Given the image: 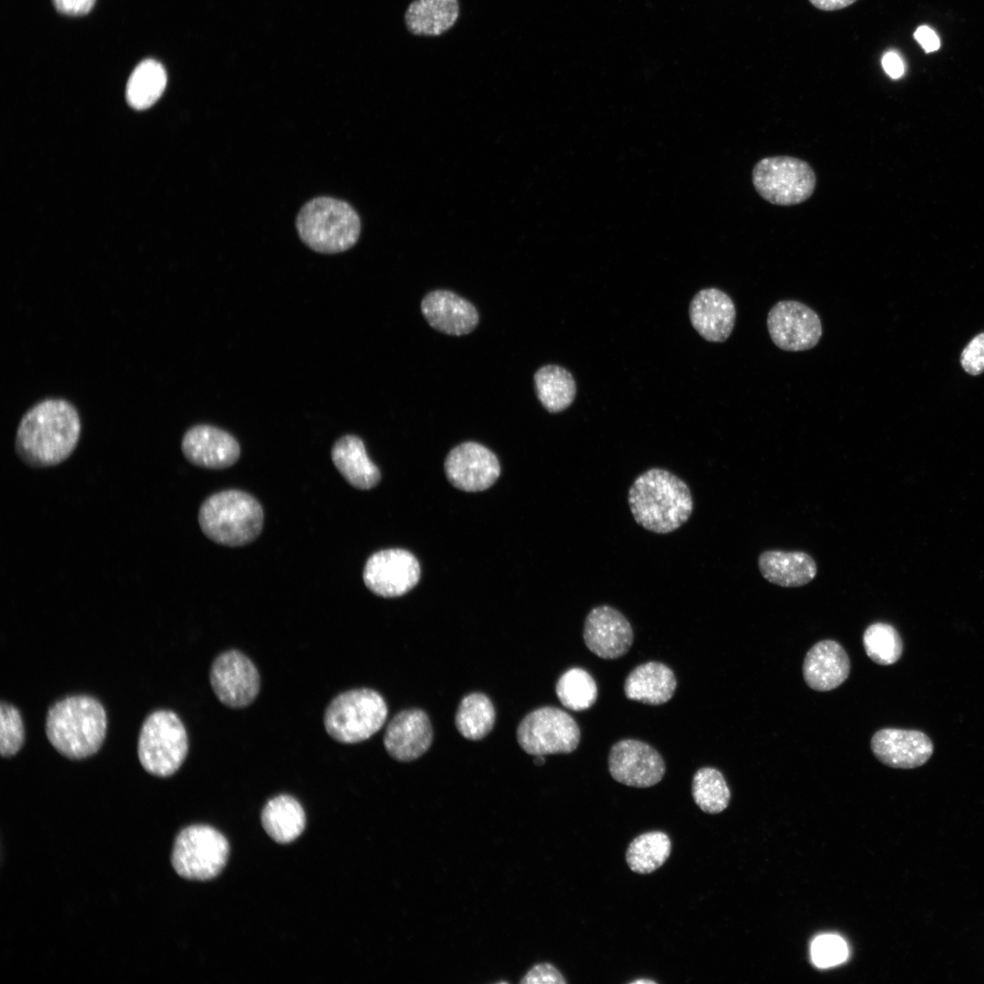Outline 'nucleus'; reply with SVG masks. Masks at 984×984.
I'll return each instance as SVG.
<instances>
[{
	"label": "nucleus",
	"mask_w": 984,
	"mask_h": 984,
	"mask_svg": "<svg viewBox=\"0 0 984 984\" xmlns=\"http://www.w3.org/2000/svg\"><path fill=\"white\" fill-rule=\"evenodd\" d=\"M189 751L186 728L177 713L157 710L143 722L138 741V756L150 774L168 777L182 765Z\"/></svg>",
	"instance_id": "nucleus-7"
},
{
	"label": "nucleus",
	"mask_w": 984,
	"mask_h": 984,
	"mask_svg": "<svg viewBox=\"0 0 984 984\" xmlns=\"http://www.w3.org/2000/svg\"><path fill=\"white\" fill-rule=\"evenodd\" d=\"M555 691L561 704L575 712L589 709L598 698L595 680L581 668L566 671L558 680Z\"/></svg>",
	"instance_id": "nucleus-33"
},
{
	"label": "nucleus",
	"mask_w": 984,
	"mask_h": 984,
	"mask_svg": "<svg viewBox=\"0 0 984 984\" xmlns=\"http://www.w3.org/2000/svg\"><path fill=\"white\" fill-rule=\"evenodd\" d=\"M420 579V565L409 551L389 548L374 553L363 572L365 586L384 598L399 597L412 589Z\"/></svg>",
	"instance_id": "nucleus-13"
},
{
	"label": "nucleus",
	"mask_w": 984,
	"mask_h": 984,
	"mask_svg": "<svg viewBox=\"0 0 984 984\" xmlns=\"http://www.w3.org/2000/svg\"><path fill=\"white\" fill-rule=\"evenodd\" d=\"M534 383L538 400L549 413L564 411L576 397L574 377L562 366L547 364L540 367L534 374Z\"/></svg>",
	"instance_id": "nucleus-28"
},
{
	"label": "nucleus",
	"mask_w": 984,
	"mask_h": 984,
	"mask_svg": "<svg viewBox=\"0 0 984 984\" xmlns=\"http://www.w3.org/2000/svg\"><path fill=\"white\" fill-rule=\"evenodd\" d=\"M583 640L587 648L598 657L614 660L630 649L633 630L620 610L609 605H600L588 613L584 621Z\"/></svg>",
	"instance_id": "nucleus-16"
},
{
	"label": "nucleus",
	"mask_w": 984,
	"mask_h": 984,
	"mask_svg": "<svg viewBox=\"0 0 984 984\" xmlns=\"http://www.w3.org/2000/svg\"><path fill=\"white\" fill-rule=\"evenodd\" d=\"M850 660L843 646L834 640L814 644L806 652L803 663L805 683L817 692L837 688L848 677Z\"/></svg>",
	"instance_id": "nucleus-22"
},
{
	"label": "nucleus",
	"mask_w": 984,
	"mask_h": 984,
	"mask_svg": "<svg viewBox=\"0 0 984 984\" xmlns=\"http://www.w3.org/2000/svg\"><path fill=\"white\" fill-rule=\"evenodd\" d=\"M631 984H655L654 980L649 979H639L630 982Z\"/></svg>",
	"instance_id": "nucleus-43"
},
{
	"label": "nucleus",
	"mask_w": 984,
	"mask_h": 984,
	"mask_svg": "<svg viewBox=\"0 0 984 984\" xmlns=\"http://www.w3.org/2000/svg\"><path fill=\"white\" fill-rule=\"evenodd\" d=\"M875 757L887 766L913 769L926 764L934 751L930 738L921 731L883 728L870 742Z\"/></svg>",
	"instance_id": "nucleus-17"
},
{
	"label": "nucleus",
	"mask_w": 984,
	"mask_h": 984,
	"mask_svg": "<svg viewBox=\"0 0 984 984\" xmlns=\"http://www.w3.org/2000/svg\"><path fill=\"white\" fill-rule=\"evenodd\" d=\"M813 962L818 968H829L843 963L848 955L846 942L835 935H822L811 946Z\"/></svg>",
	"instance_id": "nucleus-36"
},
{
	"label": "nucleus",
	"mask_w": 984,
	"mask_h": 984,
	"mask_svg": "<svg viewBox=\"0 0 984 984\" xmlns=\"http://www.w3.org/2000/svg\"><path fill=\"white\" fill-rule=\"evenodd\" d=\"M433 731L428 716L419 709L398 712L388 723L384 745L391 757L399 762L419 758L430 747Z\"/></svg>",
	"instance_id": "nucleus-20"
},
{
	"label": "nucleus",
	"mask_w": 984,
	"mask_h": 984,
	"mask_svg": "<svg viewBox=\"0 0 984 984\" xmlns=\"http://www.w3.org/2000/svg\"><path fill=\"white\" fill-rule=\"evenodd\" d=\"M767 329L773 343L787 352H800L815 347L823 333L818 314L806 304L784 300L769 311Z\"/></svg>",
	"instance_id": "nucleus-12"
},
{
	"label": "nucleus",
	"mask_w": 984,
	"mask_h": 984,
	"mask_svg": "<svg viewBox=\"0 0 984 984\" xmlns=\"http://www.w3.org/2000/svg\"><path fill=\"white\" fill-rule=\"evenodd\" d=\"M689 316L692 327L702 338L723 343L733 330L736 309L726 292L717 288H706L693 296Z\"/></svg>",
	"instance_id": "nucleus-19"
},
{
	"label": "nucleus",
	"mask_w": 984,
	"mask_h": 984,
	"mask_svg": "<svg viewBox=\"0 0 984 984\" xmlns=\"http://www.w3.org/2000/svg\"><path fill=\"white\" fill-rule=\"evenodd\" d=\"M496 719L492 702L483 693L466 695L458 705L455 723L457 731L468 740H480L493 728Z\"/></svg>",
	"instance_id": "nucleus-31"
},
{
	"label": "nucleus",
	"mask_w": 984,
	"mask_h": 984,
	"mask_svg": "<svg viewBox=\"0 0 984 984\" xmlns=\"http://www.w3.org/2000/svg\"><path fill=\"white\" fill-rule=\"evenodd\" d=\"M387 705L380 693L368 688L353 689L335 696L327 705L323 724L327 733L342 743L369 739L385 723Z\"/></svg>",
	"instance_id": "nucleus-6"
},
{
	"label": "nucleus",
	"mask_w": 984,
	"mask_h": 984,
	"mask_svg": "<svg viewBox=\"0 0 984 984\" xmlns=\"http://www.w3.org/2000/svg\"><path fill=\"white\" fill-rule=\"evenodd\" d=\"M449 482L466 492H477L490 487L500 474L497 456L486 446L476 442H465L453 448L445 461Z\"/></svg>",
	"instance_id": "nucleus-15"
},
{
	"label": "nucleus",
	"mask_w": 984,
	"mask_h": 984,
	"mask_svg": "<svg viewBox=\"0 0 984 984\" xmlns=\"http://www.w3.org/2000/svg\"><path fill=\"white\" fill-rule=\"evenodd\" d=\"M634 520L644 529L668 534L690 518L693 499L688 485L667 469L652 467L640 474L628 493Z\"/></svg>",
	"instance_id": "nucleus-2"
},
{
	"label": "nucleus",
	"mask_w": 984,
	"mask_h": 984,
	"mask_svg": "<svg viewBox=\"0 0 984 984\" xmlns=\"http://www.w3.org/2000/svg\"><path fill=\"white\" fill-rule=\"evenodd\" d=\"M961 365L969 374L984 372V333L975 336L961 354Z\"/></svg>",
	"instance_id": "nucleus-37"
},
{
	"label": "nucleus",
	"mask_w": 984,
	"mask_h": 984,
	"mask_svg": "<svg viewBox=\"0 0 984 984\" xmlns=\"http://www.w3.org/2000/svg\"><path fill=\"white\" fill-rule=\"evenodd\" d=\"M210 686L224 705L244 708L250 705L260 692L259 671L242 652L230 650L219 654L210 671Z\"/></svg>",
	"instance_id": "nucleus-11"
},
{
	"label": "nucleus",
	"mask_w": 984,
	"mask_h": 984,
	"mask_svg": "<svg viewBox=\"0 0 984 984\" xmlns=\"http://www.w3.org/2000/svg\"><path fill=\"white\" fill-rule=\"evenodd\" d=\"M525 984H566L559 969L550 963H539L530 969L520 981Z\"/></svg>",
	"instance_id": "nucleus-38"
},
{
	"label": "nucleus",
	"mask_w": 984,
	"mask_h": 984,
	"mask_svg": "<svg viewBox=\"0 0 984 984\" xmlns=\"http://www.w3.org/2000/svg\"><path fill=\"white\" fill-rule=\"evenodd\" d=\"M914 38L926 53L935 52L940 47L938 36L928 26H918L914 32Z\"/></svg>",
	"instance_id": "nucleus-40"
},
{
	"label": "nucleus",
	"mask_w": 984,
	"mask_h": 984,
	"mask_svg": "<svg viewBox=\"0 0 984 984\" xmlns=\"http://www.w3.org/2000/svg\"><path fill=\"white\" fill-rule=\"evenodd\" d=\"M421 311L430 326L450 335L471 333L479 320L471 302L447 290L427 293L421 302Z\"/></svg>",
	"instance_id": "nucleus-21"
},
{
	"label": "nucleus",
	"mask_w": 984,
	"mask_h": 984,
	"mask_svg": "<svg viewBox=\"0 0 984 984\" xmlns=\"http://www.w3.org/2000/svg\"><path fill=\"white\" fill-rule=\"evenodd\" d=\"M534 763H535V764H537V765H541V764H543L545 763V757H544V755H536V756H535V759H534Z\"/></svg>",
	"instance_id": "nucleus-44"
},
{
	"label": "nucleus",
	"mask_w": 984,
	"mask_h": 984,
	"mask_svg": "<svg viewBox=\"0 0 984 984\" xmlns=\"http://www.w3.org/2000/svg\"><path fill=\"white\" fill-rule=\"evenodd\" d=\"M295 225L305 245L326 254L351 249L361 232L356 210L348 202L327 196L306 202L297 214Z\"/></svg>",
	"instance_id": "nucleus-5"
},
{
	"label": "nucleus",
	"mask_w": 984,
	"mask_h": 984,
	"mask_svg": "<svg viewBox=\"0 0 984 984\" xmlns=\"http://www.w3.org/2000/svg\"><path fill=\"white\" fill-rule=\"evenodd\" d=\"M608 766L615 781L638 788L653 786L665 774V763L660 753L649 743L635 739L614 743Z\"/></svg>",
	"instance_id": "nucleus-14"
},
{
	"label": "nucleus",
	"mask_w": 984,
	"mask_h": 984,
	"mask_svg": "<svg viewBox=\"0 0 984 984\" xmlns=\"http://www.w3.org/2000/svg\"><path fill=\"white\" fill-rule=\"evenodd\" d=\"M102 703L87 694L65 697L52 704L46 717V734L63 756L81 760L96 753L107 733Z\"/></svg>",
	"instance_id": "nucleus-3"
},
{
	"label": "nucleus",
	"mask_w": 984,
	"mask_h": 984,
	"mask_svg": "<svg viewBox=\"0 0 984 984\" xmlns=\"http://www.w3.org/2000/svg\"><path fill=\"white\" fill-rule=\"evenodd\" d=\"M186 459L194 466L223 469L240 457L238 441L228 432L210 425H196L189 428L181 441Z\"/></svg>",
	"instance_id": "nucleus-18"
},
{
	"label": "nucleus",
	"mask_w": 984,
	"mask_h": 984,
	"mask_svg": "<svg viewBox=\"0 0 984 984\" xmlns=\"http://www.w3.org/2000/svg\"><path fill=\"white\" fill-rule=\"evenodd\" d=\"M229 843L215 828L195 825L177 835L171 864L176 873L190 880H209L218 876L226 865Z\"/></svg>",
	"instance_id": "nucleus-9"
},
{
	"label": "nucleus",
	"mask_w": 984,
	"mask_h": 984,
	"mask_svg": "<svg viewBox=\"0 0 984 984\" xmlns=\"http://www.w3.org/2000/svg\"><path fill=\"white\" fill-rule=\"evenodd\" d=\"M758 567L766 580L785 588L805 586L817 573L815 559L803 551H764L759 556Z\"/></svg>",
	"instance_id": "nucleus-24"
},
{
	"label": "nucleus",
	"mask_w": 984,
	"mask_h": 984,
	"mask_svg": "<svg viewBox=\"0 0 984 984\" xmlns=\"http://www.w3.org/2000/svg\"><path fill=\"white\" fill-rule=\"evenodd\" d=\"M458 16V0H414L405 13V23L413 35L437 36L448 31Z\"/></svg>",
	"instance_id": "nucleus-26"
},
{
	"label": "nucleus",
	"mask_w": 984,
	"mask_h": 984,
	"mask_svg": "<svg viewBox=\"0 0 984 984\" xmlns=\"http://www.w3.org/2000/svg\"><path fill=\"white\" fill-rule=\"evenodd\" d=\"M198 520L203 534L228 547L250 544L261 534L263 510L251 495L236 489L223 490L206 498Z\"/></svg>",
	"instance_id": "nucleus-4"
},
{
	"label": "nucleus",
	"mask_w": 984,
	"mask_h": 984,
	"mask_svg": "<svg viewBox=\"0 0 984 984\" xmlns=\"http://www.w3.org/2000/svg\"><path fill=\"white\" fill-rule=\"evenodd\" d=\"M671 851L669 835L662 831H650L636 836L626 850L630 869L638 874H650L660 868Z\"/></svg>",
	"instance_id": "nucleus-30"
},
{
	"label": "nucleus",
	"mask_w": 984,
	"mask_h": 984,
	"mask_svg": "<svg viewBox=\"0 0 984 984\" xmlns=\"http://www.w3.org/2000/svg\"><path fill=\"white\" fill-rule=\"evenodd\" d=\"M857 0H809L811 5L822 11H836L846 8Z\"/></svg>",
	"instance_id": "nucleus-42"
},
{
	"label": "nucleus",
	"mask_w": 984,
	"mask_h": 984,
	"mask_svg": "<svg viewBox=\"0 0 984 984\" xmlns=\"http://www.w3.org/2000/svg\"><path fill=\"white\" fill-rule=\"evenodd\" d=\"M166 84L167 75L162 65L153 59L143 60L128 78L127 100L136 109L148 108L159 98Z\"/></svg>",
	"instance_id": "nucleus-29"
},
{
	"label": "nucleus",
	"mask_w": 984,
	"mask_h": 984,
	"mask_svg": "<svg viewBox=\"0 0 984 984\" xmlns=\"http://www.w3.org/2000/svg\"><path fill=\"white\" fill-rule=\"evenodd\" d=\"M863 646L866 655L879 665L897 662L903 652V642L897 630L885 622H876L866 629Z\"/></svg>",
	"instance_id": "nucleus-34"
},
{
	"label": "nucleus",
	"mask_w": 984,
	"mask_h": 984,
	"mask_svg": "<svg viewBox=\"0 0 984 984\" xmlns=\"http://www.w3.org/2000/svg\"><path fill=\"white\" fill-rule=\"evenodd\" d=\"M80 433V416L73 404L62 398L45 399L22 416L15 435V452L29 466H56L73 453Z\"/></svg>",
	"instance_id": "nucleus-1"
},
{
	"label": "nucleus",
	"mask_w": 984,
	"mask_h": 984,
	"mask_svg": "<svg viewBox=\"0 0 984 984\" xmlns=\"http://www.w3.org/2000/svg\"><path fill=\"white\" fill-rule=\"evenodd\" d=\"M752 181L756 192L778 206H794L807 200L816 186V176L805 160L790 156H773L753 166Z\"/></svg>",
	"instance_id": "nucleus-8"
},
{
	"label": "nucleus",
	"mask_w": 984,
	"mask_h": 984,
	"mask_svg": "<svg viewBox=\"0 0 984 984\" xmlns=\"http://www.w3.org/2000/svg\"><path fill=\"white\" fill-rule=\"evenodd\" d=\"M520 747L531 755L570 753L580 742V730L567 712L552 706L527 714L517 730Z\"/></svg>",
	"instance_id": "nucleus-10"
},
{
	"label": "nucleus",
	"mask_w": 984,
	"mask_h": 984,
	"mask_svg": "<svg viewBox=\"0 0 984 984\" xmlns=\"http://www.w3.org/2000/svg\"><path fill=\"white\" fill-rule=\"evenodd\" d=\"M25 729L18 709L5 702L0 705V753L3 757L15 755L23 746Z\"/></svg>",
	"instance_id": "nucleus-35"
},
{
	"label": "nucleus",
	"mask_w": 984,
	"mask_h": 984,
	"mask_svg": "<svg viewBox=\"0 0 984 984\" xmlns=\"http://www.w3.org/2000/svg\"><path fill=\"white\" fill-rule=\"evenodd\" d=\"M332 460L343 478L358 489H371L381 478L380 470L367 456L364 444L356 436L339 438L332 448Z\"/></svg>",
	"instance_id": "nucleus-25"
},
{
	"label": "nucleus",
	"mask_w": 984,
	"mask_h": 984,
	"mask_svg": "<svg viewBox=\"0 0 984 984\" xmlns=\"http://www.w3.org/2000/svg\"><path fill=\"white\" fill-rule=\"evenodd\" d=\"M881 62L885 72L891 78L897 79L903 76L905 71L904 63L896 52L889 51L886 53Z\"/></svg>",
	"instance_id": "nucleus-41"
},
{
	"label": "nucleus",
	"mask_w": 984,
	"mask_h": 984,
	"mask_svg": "<svg viewBox=\"0 0 984 984\" xmlns=\"http://www.w3.org/2000/svg\"><path fill=\"white\" fill-rule=\"evenodd\" d=\"M262 826L277 843L295 840L305 827V814L292 796L277 795L267 802L261 813Z\"/></svg>",
	"instance_id": "nucleus-27"
},
{
	"label": "nucleus",
	"mask_w": 984,
	"mask_h": 984,
	"mask_svg": "<svg viewBox=\"0 0 984 984\" xmlns=\"http://www.w3.org/2000/svg\"><path fill=\"white\" fill-rule=\"evenodd\" d=\"M692 798L707 814H719L729 805L731 792L723 774L713 767L700 768L692 778Z\"/></svg>",
	"instance_id": "nucleus-32"
},
{
	"label": "nucleus",
	"mask_w": 984,
	"mask_h": 984,
	"mask_svg": "<svg viewBox=\"0 0 984 984\" xmlns=\"http://www.w3.org/2000/svg\"><path fill=\"white\" fill-rule=\"evenodd\" d=\"M96 0H53L56 9L65 15H80L88 13Z\"/></svg>",
	"instance_id": "nucleus-39"
},
{
	"label": "nucleus",
	"mask_w": 984,
	"mask_h": 984,
	"mask_svg": "<svg viewBox=\"0 0 984 984\" xmlns=\"http://www.w3.org/2000/svg\"><path fill=\"white\" fill-rule=\"evenodd\" d=\"M676 687L677 680L670 667L662 662L648 661L629 673L624 682V693L632 701L661 705L672 698Z\"/></svg>",
	"instance_id": "nucleus-23"
}]
</instances>
